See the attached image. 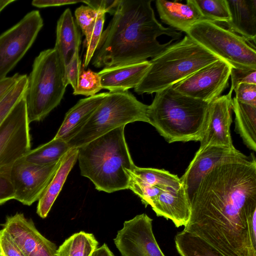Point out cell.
I'll list each match as a JSON object with an SVG mask.
<instances>
[{"mask_svg":"<svg viewBox=\"0 0 256 256\" xmlns=\"http://www.w3.org/2000/svg\"><path fill=\"white\" fill-rule=\"evenodd\" d=\"M183 230L224 256H256V160L241 152L216 164L190 198Z\"/></svg>","mask_w":256,"mask_h":256,"instance_id":"obj_1","label":"cell"},{"mask_svg":"<svg viewBox=\"0 0 256 256\" xmlns=\"http://www.w3.org/2000/svg\"><path fill=\"white\" fill-rule=\"evenodd\" d=\"M152 0H120L117 10L102 31L92 59L97 68L147 60L161 54L182 36L156 20Z\"/></svg>","mask_w":256,"mask_h":256,"instance_id":"obj_2","label":"cell"},{"mask_svg":"<svg viewBox=\"0 0 256 256\" xmlns=\"http://www.w3.org/2000/svg\"><path fill=\"white\" fill-rule=\"evenodd\" d=\"M125 126L116 128L78 148L82 176L99 191L111 193L128 189L136 166L124 136Z\"/></svg>","mask_w":256,"mask_h":256,"instance_id":"obj_3","label":"cell"},{"mask_svg":"<svg viewBox=\"0 0 256 256\" xmlns=\"http://www.w3.org/2000/svg\"><path fill=\"white\" fill-rule=\"evenodd\" d=\"M209 103L184 95L172 86L156 93L148 106V123L168 142L200 141Z\"/></svg>","mask_w":256,"mask_h":256,"instance_id":"obj_4","label":"cell"},{"mask_svg":"<svg viewBox=\"0 0 256 256\" xmlns=\"http://www.w3.org/2000/svg\"><path fill=\"white\" fill-rule=\"evenodd\" d=\"M219 59L186 35L149 60L150 66L134 90L138 94L156 93Z\"/></svg>","mask_w":256,"mask_h":256,"instance_id":"obj_5","label":"cell"},{"mask_svg":"<svg viewBox=\"0 0 256 256\" xmlns=\"http://www.w3.org/2000/svg\"><path fill=\"white\" fill-rule=\"evenodd\" d=\"M64 72L54 48L42 51L35 58L24 96L30 124L42 120L60 104L67 86Z\"/></svg>","mask_w":256,"mask_h":256,"instance_id":"obj_6","label":"cell"},{"mask_svg":"<svg viewBox=\"0 0 256 256\" xmlns=\"http://www.w3.org/2000/svg\"><path fill=\"white\" fill-rule=\"evenodd\" d=\"M148 106L128 90L110 91L80 131L68 142L78 148L108 132L129 123H148Z\"/></svg>","mask_w":256,"mask_h":256,"instance_id":"obj_7","label":"cell"},{"mask_svg":"<svg viewBox=\"0 0 256 256\" xmlns=\"http://www.w3.org/2000/svg\"><path fill=\"white\" fill-rule=\"evenodd\" d=\"M29 124L24 96L0 126V205L14 199L11 172L16 160L30 150Z\"/></svg>","mask_w":256,"mask_h":256,"instance_id":"obj_8","label":"cell"},{"mask_svg":"<svg viewBox=\"0 0 256 256\" xmlns=\"http://www.w3.org/2000/svg\"><path fill=\"white\" fill-rule=\"evenodd\" d=\"M186 33L232 68L256 69V48L228 29L209 20H202Z\"/></svg>","mask_w":256,"mask_h":256,"instance_id":"obj_9","label":"cell"},{"mask_svg":"<svg viewBox=\"0 0 256 256\" xmlns=\"http://www.w3.org/2000/svg\"><path fill=\"white\" fill-rule=\"evenodd\" d=\"M43 25L40 12L34 10L0 35V80L6 78L24 56Z\"/></svg>","mask_w":256,"mask_h":256,"instance_id":"obj_10","label":"cell"},{"mask_svg":"<svg viewBox=\"0 0 256 256\" xmlns=\"http://www.w3.org/2000/svg\"><path fill=\"white\" fill-rule=\"evenodd\" d=\"M231 66L219 59L172 86L186 96L210 103L228 86Z\"/></svg>","mask_w":256,"mask_h":256,"instance_id":"obj_11","label":"cell"},{"mask_svg":"<svg viewBox=\"0 0 256 256\" xmlns=\"http://www.w3.org/2000/svg\"><path fill=\"white\" fill-rule=\"evenodd\" d=\"M62 159L56 163L44 166L28 162L24 156L16 160L10 174L14 200L28 206L38 201Z\"/></svg>","mask_w":256,"mask_h":256,"instance_id":"obj_12","label":"cell"},{"mask_svg":"<svg viewBox=\"0 0 256 256\" xmlns=\"http://www.w3.org/2000/svg\"><path fill=\"white\" fill-rule=\"evenodd\" d=\"M152 219L146 214L126 220L114 243L122 256H166L155 238Z\"/></svg>","mask_w":256,"mask_h":256,"instance_id":"obj_13","label":"cell"},{"mask_svg":"<svg viewBox=\"0 0 256 256\" xmlns=\"http://www.w3.org/2000/svg\"><path fill=\"white\" fill-rule=\"evenodd\" d=\"M232 92L220 96L209 104L199 149L218 146L234 150L230 132L232 122Z\"/></svg>","mask_w":256,"mask_h":256,"instance_id":"obj_14","label":"cell"},{"mask_svg":"<svg viewBox=\"0 0 256 256\" xmlns=\"http://www.w3.org/2000/svg\"><path fill=\"white\" fill-rule=\"evenodd\" d=\"M2 226L25 256H56V244L42 236L23 213L7 216Z\"/></svg>","mask_w":256,"mask_h":256,"instance_id":"obj_15","label":"cell"},{"mask_svg":"<svg viewBox=\"0 0 256 256\" xmlns=\"http://www.w3.org/2000/svg\"><path fill=\"white\" fill-rule=\"evenodd\" d=\"M240 151L224 147L210 146L198 149L182 176L180 178L187 196L190 197L202 177L219 162Z\"/></svg>","mask_w":256,"mask_h":256,"instance_id":"obj_16","label":"cell"},{"mask_svg":"<svg viewBox=\"0 0 256 256\" xmlns=\"http://www.w3.org/2000/svg\"><path fill=\"white\" fill-rule=\"evenodd\" d=\"M149 60L106 67L98 72L102 89L110 91H126L136 88L150 66Z\"/></svg>","mask_w":256,"mask_h":256,"instance_id":"obj_17","label":"cell"},{"mask_svg":"<svg viewBox=\"0 0 256 256\" xmlns=\"http://www.w3.org/2000/svg\"><path fill=\"white\" fill-rule=\"evenodd\" d=\"M150 206L158 216L170 220L176 228L184 227L190 218V201L182 185L178 190L162 192Z\"/></svg>","mask_w":256,"mask_h":256,"instance_id":"obj_18","label":"cell"},{"mask_svg":"<svg viewBox=\"0 0 256 256\" xmlns=\"http://www.w3.org/2000/svg\"><path fill=\"white\" fill-rule=\"evenodd\" d=\"M156 6L162 21L176 30L186 32L194 24L206 20L193 0H186V4L157 0Z\"/></svg>","mask_w":256,"mask_h":256,"instance_id":"obj_19","label":"cell"},{"mask_svg":"<svg viewBox=\"0 0 256 256\" xmlns=\"http://www.w3.org/2000/svg\"><path fill=\"white\" fill-rule=\"evenodd\" d=\"M230 15L226 22L228 29L256 48V0H226Z\"/></svg>","mask_w":256,"mask_h":256,"instance_id":"obj_20","label":"cell"},{"mask_svg":"<svg viewBox=\"0 0 256 256\" xmlns=\"http://www.w3.org/2000/svg\"><path fill=\"white\" fill-rule=\"evenodd\" d=\"M107 92L80 99L66 113L54 138L68 142L76 134L101 104Z\"/></svg>","mask_w":256,"mask_h":256,"instance_id":"obj_21","label":"cell"},{"mask_svg":"<svg viewBox=\"0 0 256 256\" xmlns=\"http://www.w3.org/2000/svg\"><path fill=\"white\" fill-rule=\"evenodd\" d=\"M80 44V32L71 10L67 8L58 20L56 40L54 48L58 54L64 69L75 52L79 51Z\"/></svg>","mask_w":256,"mask_h":256,"instance_id":"obj_22","label":"cell"},{"mask_svg":"<svg viewBox=\"0 0 256 256\" xmlns=\"http://www.w3.org/2000/svg\"><path fill=\"white\" fill-rule=\"evenodd\" d=\"M78 148L70 149L62 158L48 184L38 200L36 213L46 218L61 191L67 177L78 160Z\"/></svg>","mask_w":256,"mask_h":256,"instance_id":"obj_23","label":"cell"},{"mask_svg":"<svg viewBox=\"0 0 256 256\" xmlns=\"http://www.w3.org/2000/svg\"><path fill=\"white\" fill-rule=\"evenodd\" d=\"M232 110L235 116V130L250 149L256 151V107L232 98Z\"/></svg>","mask_w":256,"mask_h":256,"instance_id":"obj_24","label":"cell"},{"mask_svg":"<svg viewBox=\"0 0 256 256\" xmlns=\"http://www.w3.org/2000/svg\"><path fill=\"white\" fill-rule=\"evenodd\" d=\"M70 149L67 142L54 138L48 142L30 150L24 158L34 164L48 165L59 162Z\"/></svg>","mask_w":256,"mask_h":256,"instance_id":"obj_25","label":"cell"},{"mask_svg":"<svg viewBox=\"0 0 256 256\" xmlns=\"http://www.w3.org/2000/svg\"><path fill=\"white\" fill-rule=\"evenodd\" d=\"M174 242L180 256H224L203 239L183 230L176 235Z\"/></svg>","mask_w":256,"mask_h":256,"instance_id":"obj_26","label":"cell"},{"mask_svg":"<svg viewBox=\"0 0 256 256\" xmlns=\"http://www.w3.org/2000/svg\"><path fill=\"white\" fill-rule=\"evenodd\" d=\"M130 174L136 180L147 186H160L176 190L182 186L180 179L177 175L164 170L135 166Z\"/></svg>","mask_w":256,"mask_h":256,"instance_id":"obj_27","label":"cell"},{"mask_svg":"<svg viewBox=\"0 0 256 256\" xmlns=\"http://www.w3.org/2000/svg\"><path fill=\"white\" fill-rule=\"evenodd\" d=\"M98 244L93 234L80 231L64 240L57 248L56 256H91Z\"/></svg>","mask_w":256,"mask_h":256,"instance_id":"obj_28","label":"cell"},{"mask_svg":"<svg viewBox=\"0 0 256 256\" xmlns=\"http://www.w3.org/2000/svg\"><path fill=\"white\" fill-rule=\"evenodd\" d=\"M206 20L226 22L230 15L226 0H193Z\"/></svg>","mask_w":256,"mask_h":256,"instance_id":"obj_29","label":"cell"},{"mask_svg":"<svg viewBox=\"0 0 256 256\" xmlns=\"http://www.w3.org/2000/svg\"><path fill=\"white\" fill-rule=\"evenodd\" d=\"M27 84L28 76L22 74L0 100V126L14 106L24 96Z\"/></svg>","mask_w":256,"mask_h":256,"instance_id":"obj_30","label":"cell"},{"mask_svg":"<svg viewBox=\"0 0 256 256\" xmlns=\"http://www.w3.org/2000/svg\"><path fill=\"white\" fill-rule=\"evenodd\" d=\"M102 89L100 78L98 72L91 70H82L76 88L73 94H82L87 96L96 95Z\"/></svg>","mask_w":256,"mask_h":256,"instance_id":"obj_31","label":"cell"},{"mask_svg":"<svg viewBox=\"0 0 256 256\" xmlns=\"http://www.w3.org/2000/svg\"><path fill=\"white\" fill-rule=\"evenodd\" d=\"M98 11L87 6L82 5L74 12L76 24L81 28L86 42L94 26Z\"/></svg>","mask_w":256,"mask_h":256,"instance_id":"obj_32","label":"cell"},{"mask_svg":"<svg viewBox=\"0 0 256 256\" xmlns=\"http://www.w3.org/2000/svg\"><path fill=\"white\" fill-rule=\"evenodd\" d=\"M106 13L98 11L96 22L88 41L86 42V52L83 68H86L92 60L100 41L105 20Z\"/></svg>","mask_w":256,"mask_h":256,"instance_id":"obj_33","label":"cell"},{"mask_svg":"<svg viewBox=\"0 0 256 256\" xmlns=\"http://www.w3.org/2000/svg\"><path fill=\"white\" fill-rule=\"evenodd\" d=\"M82 70L81 60L79 55V51H77L68 64L65 66L64 72L65 84L66 86L70 84L74 90L77 88Z\"/></svg>","mask_w":256,"mask_h":256,"instance_id":"obj_34","label":"cell"},{"mask_svg":"<svg viewBox=\"0 0 256 256\" xmlns=\"http://www.w3.org/2000/svg\"><path fill=\"white\" fill-rule=\"evenodd\" d=\"M230 76L231 86L229 92H232L235 88L240 84H256V69L232 68Z\"/></svg>","mask_w":256,"mask_h":256,"instance_id":"obj_35","label":"cell"},{"mask_svg":"<svg viewBox=\"0 0 256 256\" xmlns=\"http://www.w3.org/2000/svg\"><path fill=\"white\" fill-rule=\"evenodd\" d=\"M0 256H25L4 228L0 230Z\"/></svg>","mask_w":256,"mask_h":256,"instance_id":"obj_36","label":"cell"},{"mask_svg":"<svg viewBox=\"0 0 256 256\" xmlns=\"http://www.w3.org/2000/svg\"><path fill=\"white\" fill-rule=\"evenodd\" d=\"M235 98L240 102L256 107V84H240L234 90Z\"/></svg>","mask_w":256,"mask_h":256,"instance_id":"obj_37","label":"cell"},{"mask_svg":"<svg viewBox=\"0 0 256 256\" xmlns=\"http://www.w3.org/2000/svg\"><path fill=\"white\" fill-rule=\"evenodd\" d=\"M120 0H82V2L86 4L97 11L108 12L114 15L116 12Z\"/></svg>","mask_w":256,"mask_h":256,"instance_id":"obj_38","label":"cell"},{"mask_svg":"<svg viewBox=\"0 0 256 256\" xmlns=\"http://www.w3.org/2000/svg\"><path fill=\"white\" fill-rule=\"evenodd\" d=\"M22 75L17 73L12 76H6L0 80V100L22 78Z\"/></svg>","mask_w":256,"mask_h":256,"instance_id":"obj_39","label":"cell"},{"mask_svg":"<svg viewBox=\"0 0 256 256\" xmlns=\"http://www.w3.org/2000/svg\"><path fill=\"white\" fill-rule=\"evenodd\" d=\"M82 0H34L32 2L33 6L42 8L50 6H60L66 4H75Z\"/></svg>","mask_w":256,"mask_h":256,"instance_id":"obj_40","label":"cell"},{"mask_svg":"<svg viewBox=\"0 0 256 256\" xmlns=\"http://www.w3.org/2000/svg\"><path fill=\"white\" fill-rule=\"evenodd\" d=\"M91 256H115L108 248L106 244H104L100 246L97 248Z\"/></svg>","mask_w":256,"mask_h":256,"instance_id":"obj_41","label":"cell"},{"mask_svg":"<svg viewBox=\"0 0 256 256\" xmlns=\"http://www.w3.org/2000/svg\"><path fill=\"white\" fill-rule=\"evenodd\" d=\"M14 1L15 0H0V12L6 6Z\"/></svg>","mask_w":256,"mask_h":256,"instance_id":"obj_42","label":"cell"}]
</instances>
